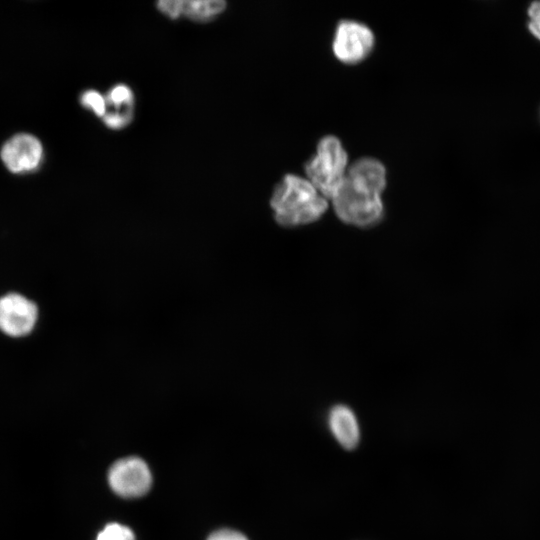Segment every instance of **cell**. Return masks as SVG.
Masks as SVG:
<instances>
[{
    "instance_id": "obj_11",
    "label": "cell",
    "mask_w": 540,
    "mask_h": 540,
    "mask_svg": "<svg viewBox=\"0 0 540 540\" xmlns=\"http://www.w3.org/2000/svg\"><path fill=\"white\" fill-rule=\"evenodd\" d=\"M81 103L94 111L97 116H105L106 101L96 91L88 90L81 97Z\"/></svg>"
},
{
    "instance_id": "obj_15",
    "label": "cell",
    "mask_w": 540,
    "mask_h": 540,
    "mask_svg": "<svg viewBox=\"0 0 540 540\" xmlns=\"http://www.w3.org/2000/svg\"><path fill=\"white\" fill-rule=\"evenodd\" d=\"M207 540H248L242 533L232 529H220L213 532Z\"/></svg>"
},
{
    "instance_id": "obj_5",
    "label": "cell",
    "mask_w": 540,
    "mask_h": 540,
    "mask_svg": "<svg viewBox=\"0 0 540 540\" xmlns=\"http://www.w3.org/2000/svg\"><path fill=\"white\" fill-rule=\"evenodd\" d=\"M108 481L116 494L133 498L147 493L152 476L148 465L141 458L130 456L119 459L110 467Z\"/></svg>"
},
{
    "instance_id": "obj_2",
    "label": "cell",
    "mask_w": 540,
    "mask_h": 540,
    "mask_svg": "<svg viewBox=\"0 0 540 540\" xmlns=\"http://www.w3.org/2000/svg\"><path fill=\"white\" fill-rule=\"evenodd\" d=\"M270 205L276 221L288 227L313 223L328 207L326 197L308 179L294 174L285 175L278 183Z\"/></svg>"
},
{
    "instance_id": "obj_12",
    "label": "cell",
    "mask_w": 540,
    "mask_h": 540,
    "mask_svg": "<svg viewBox=\"0 0 540 540\" xmlns=\"http://www.w3.org/2000/svg\"><path fill=\"white\" fill-rule=\"evenodd\" d=\"M133 99L132 91L125 85H117L110 92L107 97L108 103H111L117 107L121 105H130Z\"/></svg>"
},
{
    "instance_id": "obj_7",
    "label": "cell",
    "mask_w": 540,
    "mask_h": 540,
    "mask_svg": "<svg viewBox=\"0 0 540 540\" xmlns=\"http://www.w3.org/2000/svg\"><path fill=\"white\" fill-rule=\"evenodd\" d=\"M43 155V148L37 138L28 134H19L7 141L1 157L6 167L14 172H24L36 168Z\"/></svg>"
},
{
    "instance_id": "obj_8",
    "label": "cell",
    "mask_w": 540,
    "mask_h": 540,
    "mask_svg": "<svg viewBox=\"0 0 540 540\" xmlns=\"http://www.w3.org/2000/svg\"><path fill=\"white\" fill-rule=\"evenodd\" d=\"M158 9L172 19L185 15L193 20L206 21L220 14L226 7L222 0H162Z\"/></svg>"
},
{
    "instance_id": "obj_1",
    "label": "cell",
    "mask_w": 540,
    "mask_h": 540,
    "mask_svg": "<svg viewBox=\"0 0 540 540\" xmlns=\"http://www.w3.org/2000/svg\"><path fill=\"white\" fill-rule=\"evenodd\" d=\"M386 169L373 158L353 163L332 197L337 216L345 223L368 227L380 222L383 216L381 195L386 187Z\"/></svg>"
},
{
    "instance_id": "obj_13",
    "label": "cell",
    "mask_w": 540,
    "mask_h": 540,
    "mask_svg": "<svg viewBox=\"0 0 540 540\" xmlns=\"http://www.w3.org/2000/svg\"><path fill=\"white\" fill-rule=\"evenodd\" d=\"M527 17L530 33L540 41V1H534L528 6Z\"/></svg>"
},
{
    "instance_id": "obj_10",
    "label": "cell",
    "mask_w": 540,
    "mask_h": 540,
    "mask_svg": "<svg viewBox=\"0 0 540 540\" xmlns=\"http://www.w3.org/2000/svg\"><path fill=\"white\" fill-rule=\"evenodd\" d=\"M96 540H135V536L127 526L110 523L98 534Z\"/></svg>"
},
{
    "instance_id": "obj_9",
    "label": "cell",
    "mask_w": 540,
    "mask_h": 540,
    "mask_svg": "<svg viewBox=\"0 0 540 540\" xmlns=\"http://www.w3.org/2000/svg\"><path fill=\"white\" fill-rule=\"evenodd\" d=\"M329 427L335 439L345 449L354 448L359 441V426L353 411L344 405L334 406L329 413Z\"/></svg>"
},
{
    "instance_id": "obj_4",
    "label": "cell",
    "mask_w": 540,
    "mask_h": 540,
    "mask_svg": "<svg viewBox=\"0 0 540 540\" xmlns=\"http://www.w3.org/2000/svg\"><path fill=\"white\" fill-rule=\"evenodd\" d=\"M374 44V34L367 25L355 20H342L335 29L332 50L340 62L352 65L368 57Z\"/></svg>"
},
{
    "instance_id": "obj_3",
    "label": "cell",
    "mask_w": 540,
    "mask_h": 540,
    "mask_svg": "<svg viewBox=\"0 0 540 540\" xmlns=\"http://www.w3.org/2000/svg\"><path fill=\"white\" fill-rule=\"evenodd\" d=\"M347 164V152L341 141L332 135L325 136L305 165L307 179L324 197L332 199L347 174Z\"/></svg>"
},
{
    "instance_id": "obj_6",
    "label": "cell",
    "mask_w": 540,
    "mask_h": 540,
    "mask_svg": "<svg viewBox=\"0 0 540 540\" xmlns=\"http://www.w3.org/2000/svg\"><path fill=\"white\" fill-rule=\"evenodd\" d=\"M38 317L36 304L23 295L9 293L0 298V330L12 337L29 334Z\"/></svg>"
},
{
    "instance_id": "obj_14",
    "label": "cell",
    "mask_w": 540,
    "mask_h": 540,
    "mask_svg": "<svg viewBox=\"0 0 540 540\" xmlns=\"http://www.w3.org/2000/svg\"><path fill=\"white\" fill-rule=\"evenodd\" d=\"M131 119L130 113H106L104 116L105 124L113 129H118L125 126Z\"/></svg>"
}]
</instances>
